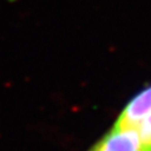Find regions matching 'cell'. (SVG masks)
Returning <instances> with one entry per match:
<instances>
[{
    "instance_id": "1",
    "label": "cell",
    "mask_w": 151,
    "mask_h": 151,
    "mask_svg": "<svg viewBox=\"0 0 151 151\" xmlns=\"http://www.w3.org/2000/svg\"><path fill=\"white\" fill-rule=\"evenodd\" d=\"M87 151H145L137 130L113 125Z\"/></svg>"
},
{
    "instance_id": "2",
    "label": "cell",
    "mask_w": 151,
    "mask_h": 151,
    "mask_svg": "<svg viewBox=\"0 0 151 151\" xmlns=\"http://www.w3.org/2000/svg\"><path fill=\"white\" fill-rule=\"evenodd\" d=\"M151 113V84L139 91L121 110L115 125L129 129H137L139 125Z\"/></svg>"
},
{
    "instance_id": "3",
    "label": "cell",
    "mask_w": 151,
    "mask_h": 151,
    "mask_svg": "<svg viewBox=\"0 0 151 151\" xmlns=\"http://www.w3.org/2000/svg\"><path fill=\"white\" fill-rule=\"evenodd\" d=\"M137 132L140 135L145 151H151V113L139 125Z\"/></svg>"
}]
</instances>
